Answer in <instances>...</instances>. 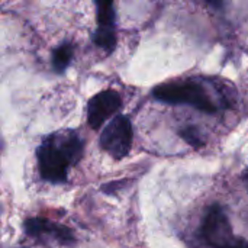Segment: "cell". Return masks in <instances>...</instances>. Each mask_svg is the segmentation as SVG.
I'll list each match as a JSON object with an SVG mask.
<instances>
[{"label": "cell", "mask_w": 248, "mask_h": 248, "mask_svg": "<svg viewBox=\"0 0 248 248\" xmlns=\"http://www.w3.org/2000/svg\"><path fill=\"white\" fill-rule=\"evenodd\" d=\"M81 155L83 142L76 132H57L45 138L36 151L39 173L46 182L64 183L68 169L78 163Z\"/></svg>", "instance_id": "1"}, {"label": "cell", "mask_w": 248, "mask_h": 248, "mask_svg": "<svg viewBox=\"0 0 248 248\" xmlns=\"http://www.w3.org/2000/svg\"><path fill=\"white\" fill-rule=\"evenodd\" d=\"M74 48L71 44H62L55 48L52 54V67L57 73H62L71 62Z\"/></svg>", "instance_id": "7"}, {"label": "cell", "mask_w": 248, "mask_h": 248, "mask_svg": "<svg viewBox=\"0 0 248 248\" xmlns=\"http://www.w3.org/2000/svg\"><path fill=\"white\" fill-rule=\"evenodd\" d=\"M122 105V99L115 90H103L93 96L87 106V121L93 129L102 128V125L110 119Z\"/></svg>", "instance_id": "5"}, {"label": "cell", "mask_w": 248, "mask_h": 248, "mask_svg": "<svg viewBox=\"0 0 248 248\" xmlns=\"http://www.w3.org/2000/svg\"><path fill=\"white\" fill-rule=\"evenodd\" d=\"M243 179H244V182H246V185L248 186V173H246L244 176H243Z\"/></svg>", "instance_id": "11"}, {"label": "cell", "mask_w": 248, "mask_h": 248, "mask_svg": "<svg viewBox=\"0 0 248 248\" xmlns=\"http://www.w3.org/2000/svg\"><path fill=\"white\" fill-rule=\"evenodd\" d=\"M132 138L131 121L124 115H118L105 126L100 135V145L115 160H122L131 151Z\"/></svg>", "instance_id": "4"}, {"label": "cell", "mask_w": 248, "mask_h": 248, "mask_svg": "<svg viewBox=\"0 0 248 248\" xmlns=\"http://www.w3.org/2000/svg\"><path fill=\"white\" fill-rule=\"evenodd\" d=\"M202 235L214 248H248L246 240L234 235L231 222L219 205H214L206 212L202 224Z\"/></svg>", "instance_id": "3"}, {"label": "cell", "mask_w": 248, "mask_h": 248, "mask_svg": "<svg viewBox=\"0 0 248 248\" xmlns=\"http://www.w3.org/2000/svg\"><path fill=\"white\" fill-rule=\"evenodd\" d=\"M93 41L100 48H105L108 51H112L115 48V45H116V32H115V28L97 26V29H96V32L93 35Z\"/></svg>", "instance_id": "8"}, {"label": "cell", "mask_w": 248, "mask_h": 248, "mask_svg": "<svg viewBox=\"0 0 248 248\" xmlns=\"http://www.w3.org/2000/svg\"><path fill=\"white\" fill-rule=\"evenodd\" d=\"M25 231L28 235L32 237H51L62 244H74L76 238L74 234L70 228L60 225V224H54L49 219H44V218H31L25 222Z\"/></svg>", "instance_id": "6"}, {"label": "cell", "mask_w": 248, "mask_h": 248, "mask_svg": "<svg viewBox=\"0 0 248 248\" xmlns=\"http://www.w3.org/2000/svg\"><path fill=\"white\" fill-rule=\"evenodd\" d=\"M180 135L192 145V147H201L202 145V140L196 131V128H192V126H187L185 129L180 131Z\"/></svg>", "instance_id": "10"}, {"label": "cell", "mask_w": 248, "mask_h": 248, "mask_svg": "<svg viewBox=\"0 0 248 248\" xmlns=\"http://www.w3.org/2000/svg\"><path fill=\"white\" fill-rule=\"evenodd\" d=\"M153 96L164 103H186L206 113H214L218 109L217 103L211 99L205 87L193 80L173 81L157 86L153 90Z\"/></svg>", "instance_id": "2"}, {"label": "cell", "mask_w": 248, "mask_h": 248, "mask_svg": "<svg viewBox=\"0 0 248 248\" xmlns=\"http://www.w3.org/2000/svg\"><path fill=\"white\" fill-rule=\"evenodd\" d=\"M116 12L112 1H97V26L115 28Z\"/></svg>", "instance_id": "9"}]
</instances>
